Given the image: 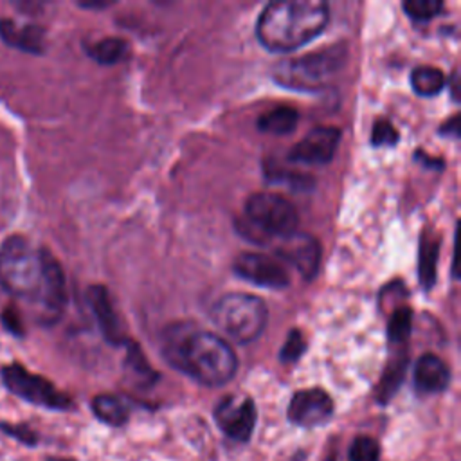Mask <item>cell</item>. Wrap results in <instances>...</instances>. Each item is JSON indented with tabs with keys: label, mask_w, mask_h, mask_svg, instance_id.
Masks as SVG:
<instances>
[{
	"label": "cell",
	"mask_w": 461,
	"mask_h": 461,
	"mask_svg": "<svg viewBox=\"0 0 461 461\" xmlns=\"http://www.w3.org/2000/svg\"><path fill=\"white\" fill-rule=\"evenodd\" d=\"M160 344L166 362L202 385H225L238 371V357L229 342L191 322H175L166 328Z\"/></svg>",
	"instance_id": "6da1fadb"
},
{
	"label": "cell",
	"mask_w": 461,
	"mask_h": 461,
	"mask_svg": "<svg viewBox=\"0 0 461 461\" xmlns=\"http://www.w3.org/2000/svg\"><path fill=\"white\" fill-rule=\"evenodd\" d=\"M330 20V7L321 0L270 2L259 14L256 36L270 52H292L315 40Z\"/></svg>",
	"instance_id": "7a4b0ae2"
},
{
	"label": "cell",
	"mask_w": 461,
	"mask_h": 461,
	"mask_svg": "<svg viewBox=\"0 0 461 461\" xmlns=\"http://www.w3.org/2000/svg\"><path fill=\"white\" fill-rule=\"evenodd\" d=\"M211 321L225 339L249 344L263 333L268 321V308L254 294L230 292L212 304Z\"/></svg>",
	"instance_id": "3957f363"
},
{
	"label": "cell",
	"mask_w": 461,
	"mask_h": 461,
	"mask_svg": "<svg viewBox=\"0 0 461 461\" xmlns=\"http://www.w3.org/2000/svg\"><path fill=\"white\" fill-rule=\"evenodd\" d=\"M299 214L292 202L272 191L252 193L245 202L241 232L252 241L288 238L297 232Z\"/></svg>",
	"instance_id": "277c9868"
},
{
	"label": "cell",
	"mask_w": 461,
	"mask_h": 461,
	"mask_svg": "<svg viewBox=\"0 0 461 461\" xmlns=\"http://www.w3.org/2000/svg\"><path fill=\"white\" fill-rule=\"evenodd\" d=\"M41 281L40 250L23 236H9L0 249V285L13 297L36 299Z\"/></svg>",
	"instance_id": "5b68a950"
},
{
	"label": "cell",
	"mask_w": 461,
	"mask_h": 461,
	"mask_svg": "<svg viewBox=\"0 0 461 461\" xmlns=\"http://www.w3.org/2000/svg\"><path fill=\"white\" fill-rule=\"evenodd\" d=\"M344 61L346 45L339 43L297 59L281 61L274 70V77L286 88L317 90L342 68Z\"/></svg>",
	"instance_id": "8992f818"
},
{
	"label": "cell",
	"mask_w": 461,
	"mask_h": 461,
	"mask_svg": "<svg viewBox=\"0 0 461 461\" xmlns=\"http://www.w3.org/2000/svg\"><path fill=\"white\" fill-rule=\"evenodd\" d=\"M2 382L9 393L38 407L50 411H68L74 402L61 393L50 380L31 373L22 364H9L2 369Z\"/></svg>",
	"instance_id": "52a82bcc"
},
{
	"label": "cell",
	"mask_w": 461,
	"mask_h": 461,
	"mask_svg": "<svg viewBox=\"0 0 461 461\" xmlns=\"http://www.w3.org/2000/svg\"><path fill=\"white\" fill-rule=\"evenodd\" d=\"M218 429L236 443H247L258 421L256 403L249 396H223L212 412Z\"/></svg>",
	"instance_id": "ba28073f"
},
{
	"label": "cell",
	"mask_w": 461,
	"mask_h": 461,
	"mask_svg": "<svg viewBox=\"0 0 461 461\" xmlns=\"http://www.w3.org/2000/svg\"><path fill=\"white\" fill-rule=\"evenodd\" d=\"M41 261V281L36 294V303L41 308V319L45 322H54L59 319L67 304L65 276L58 259L45 249L40 250Z\"/></svg>",
	"instance_id": "9c48e42d"
},
{
	"label": "cell",
	"mask_w": 461,
	"mask_h": 461,
	"mask_svg": "<svg viewBox=\"0 0 461 461\" xmlns=\"http://www.w3.org/2000/svg\"><path fill=\"white\" fill-rule=\"evenodd\" d=\"M333 411L335 403L331 396L321 387H310L294 393L286 409V418L297 427L313 429L326 425L331 420Z\"/></svg>",
	"instance_id": "30bf717a"
},
{
	"label": "cell",
	"mask_w": 461,
	"mask_h": 461,
	"mask_svg": "<svg viewBox=\"0 0 461 461\" xmlns=\"http://www.w3.org/2000/svg\"><path fill=\"white\" fill-rule=\"evenodd\" d=\"M238 277L265 288L281 290L290 283V276L285 265L268 254L261 252H241L232 263Z\"/></svg>",
	"instance_id": "8fae6325"
},
{
	"label": "cell",
	"mask_w": 461,
	"mask_h": 461,
	"mask_svg": "<svg viewBox=\"0 0 461 461\" xmlns=\"http://www.w3.org/2000/svg\"><path fill=\"white\" fill-rule=\"evenodd\" d=\"M340 142V130L335 126H317L310 130L288 153L290 160L301 164H326L333 158Z\"/></svg>",
	"instance_id": "7c38bea8"
},
{
	"label": "cell",
	"mask_w": 461,
	"mask_h": 461,
	"mask_svg": "<svg viewBox=\"0 0 461 461\" xmlns=\"http://www.w3.org/2000/svg\"><path fill=\"white\" fill-rule=\"evenodd\" d=\"M277 258L288 261L304 279L310 281L319 272L321 245L312 234L297 230L281 240V245L277 247Z\"/></svg>",
	"instance_id": "4fadbf2b"
},
{
	"label": "cell",
	"mask_w": 461,
	"mask_h": 461,
	"mask_svg": "<svg viewBox=\"0 0 461 461\" xmlns=\"http://www.w3.org/2000/svg\"><path fill=\"white\" fill-rule=\"evenodd\" d=\"M86 301H88V306L97 321V326H99L103 337L110 344H115V346L128 342L122 324L115 313V308L112 304V299H110L106 288L101 285L90 286L86 292Z\"/></svg>",
	"instance_id": "5bb4252c"
},
{
	"label": "cell",
	"mask_w": 461,
	"mask_h": 461,
	"mask_svg": "<svg viewBox=\"0 0 461 461\" xmlns=\"http://www.w3.org/2000/svg\"><path fill=\"white\" fill-rule=\"evenodd\" d=\"M412 380L414 387L423 394L443 393L450 384V369L438 355L425 353L416 360Z\"/></svg>",
	"instance_id": "9a60e30c"
},
{
	"label": "cell",
	"mask_w": 461,
	"mask_h": 461,
	"mask_svg": "<svg viewBox=\"0 0 461 461\" xmlns=\"http://www.w3.org/2000/svg\"><path fill=\"white\" fill-rule=\"evenodd\" d=\"M0 38L5 45L29 54H41L45 47V31L34 23H16L11 18L0 20Z\"/></svg>",
	"instance_id": "2e32d148"
},
{
	"label": "cell",
	"mask_w": 461,
	"mask_h": 461,
	"mask_svg": "<svg viewBox=\"0 0 461 461\" xmlns=\"http://www.w3.org/2000/svg\"><path fill=\"white\" fill-rule=\"evenodd\" d=\"M90 407L94 416L110 427H122L130 420V407L115 394H97Z\"/></svg>",
	"instance_id": "e0dca14e"
},
{
	"label": "cell",
	"mask_w": 461,
	"mask_h": 461,
	"mask_svg": "<svg viewBox=\"0 0 461 461\" xmlns=\"http://www.w3.org/2000/svg\"><path fill=\"white\" fill-rule=\"evenodd\" d=\"M297 122H299V112L292 106L279 104L259 115L258 128L259 131H265V133L286 135L297 126Z\"/></svg>",
	"instance_id": "ac0fdd59"
},
{
	"label": "cell",
	"mask_w": 461,
	"mask_h": 461,
	"mask_svg": "<svg viewBox=\"0 0 461 461\" xmlns=\"http://www.w3.org/2000/svg\"><path fill=\"white\" fill-rule=\"evenodd\" d=\"M124 371H126V376H128L130 384H133L137 387H149L158 378L157 371H153V367L148 364V360L144 358V355L137 348V344H131V346L128 344Z\"/></svg>",
	"instance_id": "d6986e66"
},
{
	"label": "cell",
	"mask_w": 461,
	"mask_h": 461,
	"mask_svg": "<svg viewBox=\"0 0 461 461\" xmlns=\"http://www.w3.org/2000/svg\"><path fill=\"white\" fill-rule=\"evenodd\" d=\"M405 369H407V357H398L394 360H391L376 385L375 391V398L380 405H385L393 400V396L396 394V391L400 389L403 378H405Z\"/></svg>",
	"instance_id": "ffe728a7"
},
{
	"label": "cell",
	"mask_w": 461,
	"mask_h": 461,
	"mask_svg": "<svg viewBox=\"0 0 461 461\" xmlns=\"http://www.w3.org/2000/svg\"><path fill=\"white\" fill-rule=\"evenodd\" d=\"M128 52H130L128 41L115 36L101 38L95 43L86 47V54L101 65H115L122 61L128 56Z\"/></svg>",
	"instance_id": "44dd1931"
},
{
	"label": "cell",
	"mask_w": 461,
	"mask_h": 461,
	"mask_svg": "<svg viewBox=\"0 0 461 461\" xmlns=\"http://www.w3.org/2000/svg\"><path fill=\"white\" fill-rule=\"evenodd\" d=\"M411 86L416 94L423 97L438 95L445 86V76L439 68L430 65H421L411 72Z\"/></svg>",
	"instance_id": "7402d4cb"
},
{
	"label": "cell",
	"mask_w": 461,
	"mask_h": 461,
	"mask_svg": "<svg viewBox=\"0 0 461 461\" xmlns=\"http://www.w3.org/2000/svg\"><path fill=\"white\" fill-rule=\"evenodd\" d=\"M436 265H438V241L432 234H423L420 241L418 254V274L423 288H430L436 283Z\"/></svg>",
	"instance_id": "603a6c76"
},
{
	"label": "cell",
	"mask_w": 461,
	"mask_h": 461,
	"mask_svg": "<svg viewBox=\"0 0 461 461\" xmlns=\"http://www.w3.org/2000/svg\"><path fill=\"white\" fill-rule=\"evenodd\" d=\"M411 322H412V312L407 306L396 308L387 322V337L393 344H400L407 340L411 333Z\"/></svg>",
	"instance_id": "cb8c5ba5"
},
{
	"label": "cell",
	"mask_w": 461,
	"mask_h": 461,
	"mask_svg": "<svg viewBox=\"0 0 461 461\" xmlns=\"http://www.w3.org/2000/svg\"><path fill=\"white\" fill-rule=\"evenodd\" d=\"M349 461H380V443L371 436H357L348 450Z\"/></svg>",
	"instance_id": "d4e9b609"
},
{
	"label": "cell",
	"mask_w": 461,
	"mask_h": 461,
	"mask_svg": "<svg viewBox=\"0 0 461 461\" xmlns=\"http://www.w3.org/2000/svg\"><path fill=\"white\" fill-rule=\"evenodd\" d=\"M403 11L409 14V18L416 22H427L432 20L439 11L443 9V2L439 0H409L403 5Z\"/></svg>",
	"instance_id": "484cf974"
},
{
	"label": "cell",
	"mask_w": 461,
	"mask_h": 461,
	"mask_svg": "<svg viewBox=\"0 0 461 461\" xmlns=\"http://www.w3.org/2000/svg\"><path fill=\"white\" fill-rule=\"evenodd\" d=\"M0 432H4L5 436L16 439L25 447H36L40 443V434L32 430L27 423H11V421L0 420Z\"/></svg>",
	"instance_id": "4316f807"
},
{
	"label": "cell",
	"mask_w": 461,
	"mask_h": 461,
	"mask_svg": "<svg viewBox=\"0 0 461 461\" xmlns=\"http://www.w3.org/2000/svg\"><path fill=\"white\" fill-rule=\"evenodd\" d=\"M304 339L299 330H292L279 351L281 362H295L304 353Z\"/></svg>",
	"instance_id": "83f0119b"
},
{
	"label": "cell",
	"mask_w": 461,
	"mask_h": 461,
	"mask_svg": "<svg viewBox=\"0 0 461 461\" xmlns=\"http://www.w3.org/2000/svg\"><path fill=\"white\" fill-rule=\"evenodd\" d=\"M398 140V131L394 130V126L385 121L380 119L375 122L373 126V133H371V144L373 146H384V144H394Z\"/></svg>",
	"instance_id": "f1b7e54d"
},
{
	"label": "cell",
	"mask_w": 461,
	"mask_h": 461,
	"mask_svg": "<svg viewBox=\"0 0 461 461\" xmlns=\"http://www.w3.org/2000/svg\"><path fill=\"white\" fill-rule=\"evenodd\" d=\"M2 324L5 326L7 331H11L14 335H22L23 333V326H22L20 315H18V312L13 306H9V308H5L2 312Z\"/></svg>",
	"instance_id": "f546056e"
},
{
	"label": "cell",
	"mask_w": 461,
	"mask_h": 461,
	"mask_svg": "<svg viewBox=\"0 0 461 461\" xmlns=\"http://www.w3.org/2000/svg\"><path fill=\"white\" fill-rule=\"evenodd\" d=\"M50 461H76V459H50Z\"/></svg>",
	"instance_id": "4dcf8cb0"
}]
</instances>
